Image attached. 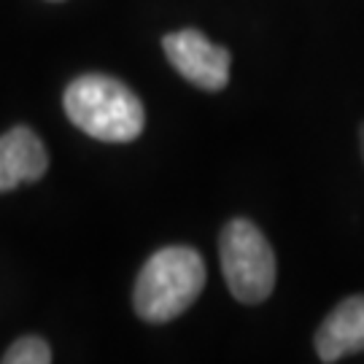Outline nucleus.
Segmentation results:
<instances>
[{"label": "nucleus", "mask_w": 364, "mask_h": 364, "mask_svg": "<svg viewBox=\"0 0 364 364\" xmlns=\"http://www.w3.org/2000/svg\"><path fill=\"white\" fill-rule=\"evenodd\" d=\"M49 168L46 146L30 127H14L0 135V192L38 181Z\"/></svg>", "instance_id": "423d86ee"}, {"label": "nucleus", "mask_w": 364, "mask_h": 364, "mask_svg": "<svg viewBox=\"0 0 364 364\" xmlns=\"http://www.w3.org/2000/svg\"><path fill=\"white\" fill-rule=\"evenodd\" d=\"M205 287V262L189 246L159 248L135 281L132 305L149 324H168L192 308Z\"/></svg>", "instance_id": "f03ea898"}, {"label": "nucleus", "mask_w": 364, "mask_h": 364, "mask_svg": "<svg viewBox=\"0 0 364 364\" xmlns=\"http://www.w3.org/2000/svg\"><path fill=\"white\" fill-rule=\"evenodd\" d=\"M6 364H49L52 362V348L46 340L36 338V335H25L14 343L11 348L3 356Z\"/></svg>", "instance_id": "0eeeda50"}, {"label": "nucleus", "mask_w": 364, "mask_h": 364, "mask_svg": "<svg viewBox=\"0 0 364 364\" xmlns=\"http://www.w3.org/2000/svg\"><path fill=\"white\" fill-rule=\"evenodd\" d=\"M219 254L224 281L237 302L257 305L273 294L278 264L273 246L254 221H227L219 237Z\"/></svg>", "instance_id": "7ed1b4c3"}, {"label": "nucleus", "mask_w": 364, "mask_h": 364, "mask_svg": "<svg viewBox=\"0 0 364 364\" xmlns=\"http://www.w3.org/2000/svg\"><path fill=\"white\" fill-rule=\"evenodd\" d=\"M68 119L81 132L105 144H130L146 124L144 103L119 78L84 73L68 84L63 95Z\"/></svg>", "instance_id": "f257e3e1"}, {"label": "nucleus", "mask_w": 364, "mask_h": 364, "mask_svg": "<svg viewBox=\"0 0 364 364\" xmlns=\"http://www.w3.org/2000/svg\"><path fill=\"white\" fill-rule=\"evenodd\" d=\"M162 49L170 65L189 84L205 92H219L227 87L232 57L224 46L205 38L200 30L186 27L178 33H170L162 38Z\"/></svg>", "instance_id": "20e7f679"}, {"label": "nucleus", "mask_w": 364, "mask_h": 364, "mask_svg": "<svg viewBox=\"0 0 364 364\" xmlns=\"http://www.w3.org/2000/svg\"><path fill=\"white\" fill-rule=\"evenodd\" d=\"M362 154H364V127H362Z\"/></svg>", "instance_id": "6e6552de"}, {"label": "nucleus", "mask_w": 364, "mask_h": 364, "mask_svg": "<svg viewBox=\"0 0 364 364\" xmlns=\"http://www.w3.org/2000/svg\"><path fill=\"white\" fill-rule=\"evenodd\" d=\"M364 351V297L353 294L335 305L316 332V353L326 364Z\"/></svg>", "instance_id": "39448f33"}]
</instances>
